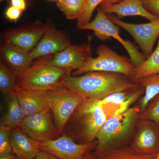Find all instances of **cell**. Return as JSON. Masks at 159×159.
Wrapping results in <instances>:
<instances>
[{
	"mask_svg": "<svg viewBox=\"0 0 159 159\" xmlns=\"http://www.w3.org/2000/svg\"><path fill=\"white\" fill-rule=\"evenodd\" d=\"M129 77L117 73L92 72L78 76L69 74L63 87L86 99H101L111 94L139 86Z\"/></svg>",
	"mask_w": 159,
	"mask_h": 159,
	"instance_id": "cell-1",
	"label": "cell"
},
{
	"mask_svg": "<svg viewBox=\"0 0 159 159\" xmlns=\"http://www.w3.org/2000/svg\"><path fill=\"white\" fill-rule=\"evenodd\" d=\"M54 55L39 57L28 70L16 76V89L46 91L62 87L64 80L72 71L53 66Z\"/></svg>",
	"mask_w": 159,
	"mask_h": 159,
	"instance_id": "cell-2",
	"label": "cell"
},
{
	"mask_svg": "<svg viewBox=\"0 0 159 159\" xmlns=\"http://www.w3.org/2000/svg\"><path fill=\"white\" fill-rule=\"evenodd\" d=\"M97 54V57H90L83 66L74 71L71 75L78 76L89 72H103L120 74L129 78L133 73L135 66L129 59L107 46H99Z\"/></svg>",
	"mask_w": 159,
	"mask_h": 159,
	"instance_id": "cell-3",
	"label": "cell"
},
{
	"mask_svg": "<svg viewBox=\"0 0 159 159\" xmlns=\"http://www.w3.org/2000/svg\"><path fill=\"white\" fill-rule=\"evenodd\" d=\"M120 27L114 24L108 17L107 14L100 8H97V14L93 20L91 21L80 30H91L99 39L107 40L111 38L116 40L127 51L129 60L134 66L142 64L146 58L138 48L129 41L123 39L120 34Z\"/></svg>",
	"mask_w": 159,
	"mask_h": 159,
	"instance_id": "cell-4",
	"label": "cell"
},
{
	"mask_svg": "<svg viewBox=\"0 0 159 159\" xmlns=\"http://www.w3.org/2000/svg\"><path fill=\"white\" fill-rule=\"evenodd\" d=\"M138 109L130 107L116 116L107 118L97 136V155L111 148L112 145L128 134L139 117Z\"/></svg>",
	"mask_w": 159,
	"mask_h": 159,
	"instance_id": "cell-5",
	"label": "cell"
},
{
	"mask_svg": "<svg viewBox=\"0 0 159 159\" xmlns=\"http://www.w3.org/2000/svg\"><path fill=\"white\" fill-rule=\"evenodd\" d=\"M46 96L55 126L59 132L63 130L71 116L85 99L63 87L46 91Z\"/></svg>",
	"mask_w": 159,
	"mask_h": 159,
	"instance_id": "cell-6",
	"label": "cell"
},
{
	"mask_svg": "<svg viewBox=\"0 0 159 159\" xmlns=\"http://www.w3.org/2000/svg\"><path fill=\"white\" fill-rule=\"evenodd\" d=\"M76 117L81 127V134L87 142H92L107 119L99 99H84L78 107Z\"/></svg>",
	"mask_w": 159,
	"mask_h": 159,
	"instance_id": "cell-7",
	"label": "cell"
},
{
	"mask_svg": "<svg viewBox=\"0 0 159 159\" xmlns=\"http://www.w3.org/2000/svg\"><path fill=\"white\" fill-rule=\"evenodd\" d=\"M107 16L116 25L128 32L140 47L145 58L153 52L154 46L159 37V18L149 23L131 24L121 20L112 14Z\"/></svg>",
	"mask_w": 159,
	"mask_h": 159,
	"instance_id": "cell-8",
	"label": "cell"
},
{
	"mask_svg": "<svg viewBox=\"0 0 159 159\" xmlns=\"http://www.w3.org/2000/svg\"><path fill=\"white\" fill-rule=\"evenodd\" d=\"M51 23L36 21L34 24L11 29L4 35V44L30 52L48 31Z\"/></svg>",
	"mask_w": 159,
	"mask_h": 159,
	"instance_id": "cell-9",
	"label": "cell"
},
{
	"mask_svg": "<svg viewBox=\"0 0 159 159\" xmlns=\"http://www.w3.org/2000/svg\"><path fill=\"white\" fill-rule=\"evenodd\" d=\"M40 150L53 155L59 159H84L93 147V142L78 144L66 135L38 143Z\"/></svg>",
	"mask_w": 159,
	"mask_h": 159,
	"instance_id": "cell-10",
	"label": "cell"
},
{
	"mask_svg": "<svg viewBox=\"0 0 159 159\" xmlns=\"http://www.w3.org/2000/svg\"><path fill=\"white\" fill-rule=\"evenodd\" d=\"M53 116L48 107L39 112L26 116L20 127L25 133L38 142L52 139L59 132L53 122Z\"/></svg>",
	"mask_w": 159,
	"mask_h": 159,
	"instance_id": "cell-11",
	"label": "cell"
},
{
	"mask_svg": "<svg viewBox=\"0 0 159 159\" xmlns=\"http://www.w3.org/2000/svg\"><path fill=\"white\" fill-rule=\"evenodd\" d=\"M81 45H71L54 54L52 64L59 68L71 71L77 70L84 66L92 57V38Z\"/></svg>",
	"mask_w": 159,
	"mask_h": 159,
	"instance_id": "cell-12",
	"label": "cell"
},
{
	"mask_svg": "<svg viewBox=\"0 0 159 159\" xmlns=\"http://www.w3.org/2000/svg\"><path fill=\"white\" fill-rule=\"evenodd\" d=\"M71 44L70 39L64 32L54 28L52 22L45 34L34 48L30 52L33 60L54 54Z\"/></svg>",
	"mask_w": 159,
	"mask_h": 159,
	"instance_id": "cell-13",
	"label": "cell"
},
{
	"mask_svg": "<svg viewBox=\"0 0 159 159\" xmlns=\"http://www.w3.org/2000/svg\"><path fill=\"white\" fill-rule=\"evenodd\" d=\"M100 6L106 14H116L119 19L138 16L152 21L158 18L145 9L141 0H122L119 2Z\"/></svg>",
	"mask_w": 159,
	"mask_h": 159,
	"instance_id": "cell-14",
	"label": "cell"
},
{
	"mask_svg": "<svg viewBox=\"0 0 159 159\" xmlns=\"http://www.w3.org/2000/svg\"><path fill=\"white\" fill-rule=\"evenodd\" d=\"M10 139L12 152L20 159H34L40 150L38 142L25 133L20 126L11 129Z\"/></svg>",
	"mask_w": 159,
	"mask_h": 159,
	"instance_id": "cell-15",
	"label": "cell"
},
{
	"mask_svg": "<svg viewBox=\"0 0 159 159\" xmlns=\"http://www.w3.org/2000/svg\"><path fill=\"white\" fill-rule=\"evenodd\" d=\"M1 58L16 76L31 66L33 60L30 52L3 44L0 49Z\"/></svg>",
	"mask_w": 159,
	"mask_h": 159,
	"instance_id": "cell-16",
	"label": "cell"
},
{
	"mask_svg": "<svg viewBox=\"0 0 159 159\" xmlns=\"http://www.w3.org/2000/svg\"><path fill=\"white\" fill-rule=\"evenodd\" d=\"M15 95L26 116L39 112L48 107L46 91L16 89Z\"/></svg>",
	"mask_w": 159,
	"mask_h": 159,
	"instance_id": "cell-17",
	"label": "cell"
},
{
	"mask_svg": "<svg viewBox=\"0 0 159 159\" xmlns=\"http://www.w3.org/2000/svg\"><path fill=\"white\" fill-rule=\"evenodd\" d=\"M143 93L144 89L139 84L135 88L111 94L103 99H99V102L102 106H116L113 116H116L124 112L130 108L129 107Z\"/></svg>",
	"mask_w": 159,
	"mask_h": 159,
	"instance_id": "cell-18",
	"label": "cell"
},
{
	"mask_svg": "<svg viewBox=\"0 0 159 159\" xmlns=\"http://www.w3.org/2000/svg\"><path fill=\"white\" fill-rule=\"evenodd\" d=\"M159 147V125H146L139 131L131 148L140 153L157 154Z\"/></svg>",
	"mask_w": 159,
	"mask_h": 159,
	"instance_id": "cell-19",
	"label": "cell"
},
{
	"mask_svg": "<svg viewBox=\"0 0 159 159\" xmlns=\"http://www.w3.org/2000/svg\"><path fill=\"white\" fill-rule=\"evenodd\" d=\"M156 48L150 56L139 66L135 67L129 77L136 83L139 80L152 75L159 74V37Z\"/></svg>",
	"mask_w": 159,
	"mask_h": 159,
	"instance_id": "cell-20",
	"label": "cell"
},
{
	"mask_svg": "<svg viewBox=\"0 0 159 159\" xmlns=\"http://www.w3.org/2000/svg\"><path fill=\"white\" fill-rule=\"evenodd\" d=\"M26 116L15 95L8 96L7 110L1 124L10 129L19 127Z\"/></svg>",
	"mask_w": 159,
	"mask_h": 159,
	"instance_id": "cell-21",
	"label": "cell"
},
{
	"mask_svg": "<svg viewBox=\"0 0 159 159\" xmlns=\"http://www.w3.org/2000/svg\"><path fill=\"white\" fill-rule=\"evenodd\" d=\"M157 154L140 153L132 148H110L97 155L99 159H156Z\"/></svg>",
	"mask_w": 159,
	"mask_h": 159,
	"instance_id": "cell-22",
	"label": "cell"
},
{
	"mask_svg": "<svg viewBox=\"0 0 159 159\" xmlns=\"http://www.w3.org/2000/svg\"><path fill=\"white\" fill-rule=\"evenodd\" d=\"M136 83L144 89V96L140 102L141 109L144 111L149 102L159 94V74L144 77Z\"/></svg>",
	"mask_w": 159,
	"mask_h": 159,
	"instance_id": "cell-23",
	"label": "cell"
},
{
	"mask_svg": "<svg viewBox=\"0 0 159 159\" xmlns=\"http://www.w3.org/2000/svg\"><path fill=\"white\" fill-rule=\"evenodd\" d=\"M87 0H60L57 6L68 20H78L83 13Z\"/></svg>",
	"mask_w": 159,
	"mask_h": 159,
	"instance_id": "cell-24",
	"label": "cell"
},
{
	"mask_svg": "<svg viewBox=\"0 0 159 159\" xmlns=\"http://www.w3.org/2000/svg\"><path fill=\"white\" fill-rule=\"evenodd\" d=\"M17 88L16 76L3 63L0 64V90L4 95L9 96Z\"/></svg>",
	"mask_w": 159,
	"mask_h": 159,
	"instance_id": "cell-25",
	"label": "cell"
},
{
	"mask_svg": "<svg viewBox=\"0 0 159 159\" xmlns=\"http://www.w3.org/2000/svg\"><path fill=\"white\" fill-rule=\"evenodd\" d=\"M151 101V103L139 117L142 120L149 121L159 125V94Z\"/></svg>",
	"mask_w": 159,
	"mask_h": 159,
	"instance_id": "cell-26",
	"label": "cell"
},
{
	"mask_svg": "<svg viewBox=\"0 0 159 159\" xmlns=\"http://www.w3.org/2000/svg\"><path fill=\"white\" fill-rule=\"evenodd\" d=\"M103 1L104 0H87L83 13L77 20V26L78 29H80L91 21L94 11Z\"/></svg>",
	"mask_w": 159,
	"mask_h": 159,
	"instance_id": "cell-27",
	"label": "cell"
},
{
	"mask_svg": "<svg viewBox=\"0 0 159 159\" xmlns=\"http://www.w3.org/2000/svg\"><path fill=\"white\" fill-rule=\"evenodd\" d=\"M11 129L1 125L0 127V155L12 152L10 139Z\"/></svg>",
	"mask_w": 159,
	"mask_h": 159,
	"instance_id": "cell-28",
	"label": "cell"
},
{
	"mask_svg": "<svg viewBox=\"0 0 159 159\" xmlns=\"http://www.w3.org/2000/svg\"><path fill=\"white\" fill-rule=\"evenodd\" d=\"M145 9L152 14L159 18V0H141Z\"/></svg>",
	"mask_w": 159,
	"mask_h": 159,
	"instance_id": "cell-29",
	"label": "cell"
},
{
	"mask_svg": "<svg viewBox=\"0 0 159 159\" xmlns=\"http://www.w3.org/2000/svg\"><path fill=\"white\" fill-rule=\"evenodd\" d=\"M22 12L20 9L11 6L6 9L5 15L9 20L16 22L20 17Z\"/></svg>",
	"mask_w": 159,
	"mask_h": 159,
	"instance_id": "cell-30",
	"label": "cell"
},
{
	"mask_svg": "<svg viewBox=\"0 0 159 159\" xmlns=\"http://www.w3.org/2000/svg\"><path fill=\"white\" fill-rule=\"evenodd\" d=\"M10 2L11 6L20 9L23 12L26 9L25 0H11Z\"/></svg>",
	"mask_w": 159,
	"mask_h": 159,
	"instance_id": "cell-31",
	"label": "cell"
},
{
	"mask_svg": "<svg viewBox=\"0 0 159 159\" xmlns=\"http://www.w3.org/2000/svg\"><path fill=\"white\" fill-rule=\"evenodd\" d=\"M34 159H59L54 156L53 155L43 151L40 150Z\"/></svg>",
	"mask_w": 159,
	"mask_h": 159,
	"instance_id": "cell-32",
	"label": "cell"
},
{
	"mask_svg": "<svg viewBox=\"0 0 159 159\" xmlns=\"http://www.w3.org/2000/svg\"><path fill=\"white\" fill-rule=\"evenodd\" d=\"M0 159H20L13 152L0 155Z\"/></svg>",
	"mask_w": 159,
	"mask_h": 159,
	"instance_id": "cell-33",
	"label": "cell"
},
{
	"mask_svg": "<svg viewBox=\"0 0 159 159\" xmlns=\"http://www.w3.org/2000/svg\"><path fill=\"white\" fill-rule=\"evenodd\" d=\"M121 1H122V0H104V1L100 4L99 6L114 4V3L119 2H120Z\"/></svg>",
	"mask_w": 159,
	"mask_h": 159,
	"instance_id": "cell-34",
	"label": "cell"
},
{
	"mask_svg": "<svg viewBox=\"0 0 159 159\" xmlns=\"http://www.w3.org/2000/svg\"><path fill=\"white\" fill-rule=\"evenodd\" d=\"M84 159H99L98 158V157H94L90 153V152H87L85 154V155H84Z\"/></svg>",
	"mask_w": 159,
	"mask_h": 159,
	"instance_id": "cell-35",
	"label": "cell"
},
{
	"mask_svg": "<svg viewBox=\"0 0 159 159\" xmlns=\"http://www.w3.org/2000/svg\"><path fill=\"white\" fill-rule=\"evenodd\" d=\"M156 159H159V147L158 151L157 153V154L156 157Z\"/></svg>",
	"mask_w": 159,
	"mask_h": 159,
	"instance_id": "cell-36",
	"label": "cell"
},
{
	"mask_svg": "<svg viewBox=\"0 0 159 159\" xmlns=\"http://www.w3.org/2000/svg\"><path fill=\"white\" fill-rule=\"evenodd\" d=\"M10 1L11 0H1V2H4V1H6V2H10Z\"/></svg>",
	"mask_w": 159,
	"mask_h": 159,
	"instance_id": "cell-37",
	"label": "cell"
},
{
	"mask_svg": "<svg viewBox=\"0 0 159 159\" xmlns=\"http://www.w3.org/2000/svg\"><path fill=\"white\" fill-rule=\"evenodd\" d=\"M56 1H57H57H60V0H56Z\"/></svg>",
	"mask_w": 159,
	"mask_h": 159,
	"instance_id": "cell-38",
	"label": "cell"
},
{
	"mask_svg": "<svg viewBox=\"0 0 159 159\" xmlns=\"http://www.w3.org/2000/svg\"><path fill=\"white\" fill-rule=\"evenodd\" d=\"M28 1H31V0H28Z\"/></svg>",
	"mask_w": 159,
	"mask_h": 159,
	"instance_id": "cell-39",
	"label": "cell"
},
{
	"mask_svg": "<svg viewBox=\"0 0 159 159\" xmlns=\"http://www.w3.org/2000/svg\"></svg>",
	"mask_w": 159,
	"mask_h": 159,
	"instance_id": "cell-40",
	"label": "cell"
}]
</instances>
